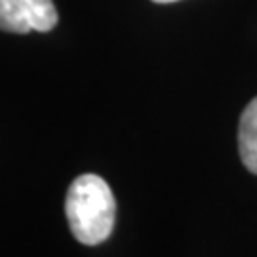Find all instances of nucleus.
Listing matches in <instances>:
<instances>
[{
  "instance_id": "2",
  "label": "nucleus",
  "mask_w": 257,
  "mask_h": 257,
  "mask_svg": "<svg viewBox=\"0 0 257 257\" xmlns=\"http://www.w3.org/2000/svg\"><path fill=\"white\" fill-rule=\"evenodd\" d=\"M57 10L52 0H0V31L27 35L48 33L57 25Z\"/></svg>"
},
{
  "instance_id": "4",
  "label": "nucleus",
  "mask_w": 257,
  "mask_h": 257,
  "mask_svg": "<svg viewBox=\"0 0 257 257\" xmlns=\"http://www.w3.org/2000/svg\"><path fill=\"white\" fill-rule=\"evenodd\" d=\"M156 4H166V2H175V0H153Z\"/></svg>"
},
{
  "instance_id": "3",
  "label": "nucleus",
  "mask_w": 257,
  "mask_h": 257,
  "mask_svg": "<svg viewBox=\"0 0 257 257\" xmlns=\"http://www.w3.org/2000/svg\"><path fill=\"white\" fill-rule=\"evenodd\" d=\"M238 151L244 166L257 175V97L248 103L240 116Z\"/></svg>"
},
{
  "instance_id": "1",
  "label": "nucleus",
  "mask_w": 257,
  "mask_h": 257,
  "mask_svg": "<svg viewBox=\"0 0 257 257\" xmlns=\"http://www.w3.org/2000/svg\"><path fill=\"white\" fill-rule=\"evenodd\" d=\"M65 211L74 238L86 246H95L112 232L116 202L103 177L86 174L76 177L69 187Z\"/></svg>"
}]
</instances>
